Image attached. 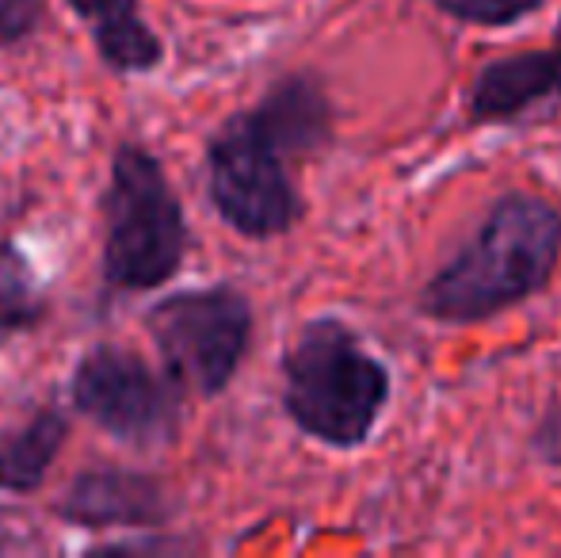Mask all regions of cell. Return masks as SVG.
Wrapping results in <instances>:
<instances>
[{
	"instance_id": "obj_1",
	"label": "cell",
	"mask_w": 561,
	"mask_h": 558,
	"mask_svg": "<svg viewBox=\"0 0 561 558\" xmlns=\"http://www.w3.org/2000/svg\"><path fill=\"white\" fill-rule=\"evenodd\" d=\"M558 253V210L539 195H504L478 238L424 287L421 310L439 321H478L501 314L550 280Z\"/></svg>"
},
{
	"instance_id": "obj_2",
	"label": "cell",
	"mask_w": 561,
	"mask_h": 558,
	"mask_svg": "<svg viewBox=\"0 0 561 558\" xmlns=\"http://www.w3.org/2000/svg\"><path fill=\"white\" fill-rule=\"evenodd\" d=\"M287 390L283 402L295 424L333 447H355L367 440L390 398V375L375 356L359 349L352 329L321 318L302 329L283 360Z\"/></svg>"
},
{
	"instance_id": "obj_3",
	"label": "cell",
	"mask_w": 561,
	"mask_h": 558,
	"mask_svg": "<svg viewBox=\"0 0 561 558\" xmlns=\"http://www.w3.org/2000/svg\"><path fill=\"white\" fill-rule=\"evenodd\" d=\"M187 249L184 207L149 149L123 146L107 184L104 280L123 291L161 287Z\"/></svg>"
},
{
	"instance_id": "obj_4",
	"label": "cell",
	"mask_w": 561,
	"mask_h": 558,
	"mask_svg": "<svg viewBox=\"0 0 561 558\" xmlns=\"http://www.w3.org/2000/svg\"><path fill=\"white\" fill-rule=\"evenodd\" d=\"M252 310L241 291H180L149 310V337L172 383L192 395H222L249 349Z\"/></svg>"
},
{
	"instance_id": "obj_5",
	"label": "cell",
	"mask_w": 561,
	"mask_h": 558,
	"mask_svg": "<svg viewBox=\"0 0 561 558\" xmlns=\"http://www.w3.org/2000/svg\"><path fill=\"white\" fill-rule=\"evenodd\" d=\"M210 200L244 238H275L298 218V200L283 169V153L252 115H237L210 141Z\"/></svg>"
},
{
	"instance_id": "obj_6",
	"label": "cell",
	"mask_w": 561,
	"mask_h": 558,
	"mask_svg": "<svg viewBox=\"0 0 561 558\" xmlns=\"http://www.w3.org/2000/svg\"><path fill=\"white\" fill-rule=\"evenodd\" d=\"M73 406L92 424L126 444H157L176 432V383L157 375L134 352L118 344H100L77 364Z\"/></svg>"
},
{
	"instance_id": "obj_7",
	"label": "cell",
	"mask_w": 561,
	"mask_h": 558,
	"mask_svg": "<svg viewBox=\"0 0 561 558\" xmlns=\"http://www.w3.org/2000/svg\"><path fill=\"white\" fill-rule=\"evenodd\" d=\"M58 513L84 528H149L169 509L157 478L138 470H84L66 490Z\"/></svg>"
},
{
	"instance_id": "obj_8",
	"label": "cell",
	"mask_w": 561,
	"mask_h": 558,
	"mask_svg": "<svg viewBox=\"0 0 561 558\" xmlns=\"http://www.w3.org/2000/svg\"><path fill=\"white\" fill-rule=\"evenodd\" d=\"M561 92V50H535L485 66L473 84V119H512Z\"/></svg>"
},
{
	"instance_id": "obj_9",
	"label": "cell",
	"mask_w": 561,
	"mask_h": 558,
	"mask_svg": "<svg viewBox=\"0 0 561 558\" xmlns=\"http://www.w3.org/2000/svg\"><path fill=\"white\" fill-rule=\"evenodd\" d=\"M69 8L92 23L100 58L118 73H149L161 66L164 46L153 27L138 20V0H69Z\"/></svg>"
},
{
	"instance_id": "obj_10",
	"label": "cell",
	"mask_w": 561,
	"mask_h": 558,
	"mask_svg": "<svg viewBox=\"0 0 561 558\" xmlns=\"http://www.w3.org/2000/svg\"><path fill=\"white\" fill-rule=\"evenodd\" d=\"M249 115L279 146V153H310L329 138V104L310 77H290L275 84L264 104Z\"/></svg>"
},
{
	"instance_id": "obj_11",
	"label": "cell",
	"mask_w": 561,
	"mask_h": 558,
	"mask_svg": "<svg viewBox=\"0 0 561 558\" xmlns=\"http://www.w3.org/2000/svg\"><path fill=\"white\" fill-rule=\"evenodd\" d=\"M66 432L69 424L58 410H43L15 432L0 436V490H38L66 444Z\"/></svg>"
},
{
	"instance_id": "obj_12",
	"label": "cell",
	"mask_w": 561,
	"mask_h": 558,
	"mask_svg": "<svg viewBox=\"0 0 561 558\" xmlns=\"http://www.w3.org/2000/svg\"><path fill=\"white\" fill-rule=\"evenodd\" d=\"M46 314L43 291L23 261V253L8 241H0V337L23 333V329L38 326Z\"/></svg>"
},
{
	"instance_id": "obj_13",
	"label": "cell",
	"mask_w": 561,
	"mask_h": 558,
	"mask_svg": "<svg viewBox=\"0 0 561 558\" xmlns=\"http://www.w3.org/2000/svg\"><path fill=\"white\" fill-rule=\"evenodd\" d=\"M447 15L466 23H481V27H501V23H516L527 12L542 4V0H436Z\"/></svg>"
},
{
	"instance_id": "obj_14",
	"label": "cell",
	"mask_w": 561,
	"mask_h": 558,
	"mask_svg": "<svg viewBox=\"0 0 561 558\" xmlns=\"http://www.w3.org/2000/svg\"><path fill=\"white\" fill-rule=\"evenodd\" d=\"M38 0H0V46L27 38L38 23Z\"/></svg>"
},
{
	"instance_id": "obj_15",
	"label": "cell",
	"mask_w": 561,
	"mask_h": 558,
	"mask_svg": "<svg viewBox=\"0 0 561 558\" xmlns=\"http://www.w3.org/2000/svg\"><path fill=\"white\" fill-rule=\"evenodd\" d=\"M535 452L561 467V406L550 410L547 421L539 424V432H535Z\"/></svg>"
}]
</instances>
